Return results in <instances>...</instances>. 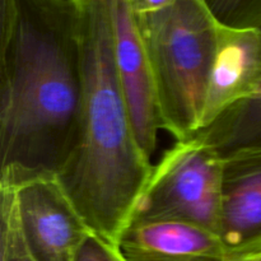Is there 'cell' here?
<instances>
[{
	"instance_id": "cell-12",
	"label": "cell",
	"mask_w": 261,
	"mask_h": 261,
	"mask_svg": "<svg viewBox=\"0 0 261 261\" xmlns=\"http://www.w3.org/2000/svg\"><path fill=\"white\" fill-rule=\"evenodd\" d=\"M74 261H121V259L111 245L91 233L82 244Z\"/></svg>"
},
{
	"instance_id": "cell-8",
	"label": "cell",
	"mask_w": 261,
	"mask_h": 261,
	"mask_svg": "<svg viewBox=\"0 0 261 261\" xmlns=\"http://www.w3.org/2000/svg\"><path fill=\"white\" fill-rule=\"evenodd\" d=\"M219 237L233 257L261 251V145L223 157Z\"/></svg>"
},
{
	"instance_id": "cell-13",
	"label": "cell",
	"mask_w": 261,
	"mask_h": 261,
	"mask_svg": "<svg viewBox=\"0 0 261 261\" xmlns=\"http://www.w3.org/2000/svg\"><path fill=\"white\" fill-rule=\"evenodd\" d=\"M175 2L176 0H130L138 15L157 12V10L163 9V8L168 7Z\"/></svg>"
},
{
	"instance_id": "cell-16",
	"label": "cell",
	"mask_w": 261,
	"mask_h": 261,
	"mask_svg": "<svg viewBox=\"0 0 261 261\" xmlns=\"http://www.w3.org/2000/svg\"><path fill=\"white\" fill-rule=\"evenodd\" d=\"M255 254H257V255H259V256L261 257V251H259V252H255Z\"/></svg>"
},
{
	"instance_id": "cell-6",
	"label": "cell",
	"mask_w": 261,
	"mask_h": 261,
	"mask_svg": "<svg viewBox=\"0 0 261 261\" xmlns=\"http://www.w3.org/2000/svg\"><path fill=\"white\" fill-rule=\"evenodd\" d=\"M112 51L140 147L152 158L162 127L139 18L130 0H106Z\"/></svg>"
},
{
	"instance_id": "cell-15",
	"label": "cell",
	"mask_w": 261,
	"mask_h": 261,
	"mask_svg": "<svg viewBox=\"0 0 261 261\" xmlns=\"http://www.w3.org/2000/svg\"><path fill=\"white\" fill-rule=\"evenodd\" d=\"M59 2H63V3H73L74 0H59Z\"/></svg>"
},
{
	"instance_id": "cell-17",
	"label": "cell",
	"mask_w": 261,
	"mask_h": 261,
	"mask_svg": "<svg viewBox=\"0 0 261 261\" xmlns=\"http://www.w3.org/2000/svg\"><path fill=\"white\" fill-rule=\"evenodd\" d=\"M260 23H261V10H260Z\"/></svg>"
},
{
	"instance_id": "cell-7",
	"label": "cell",
	"mask_w": 261,
	"mask_h": 261,
	"mask_svg": "<svg viewBox=\"0 0 261 261\" xmlns=\"http://www.w3.org/2000/svg\"><path fill=\"white\" fill-rule=\"evenodd\" d=\"M261 96V28L221 25L199 130Z\"/></svg>"
},
{
	"instance_id": "cell-4",
	"label": "cell",
	"mask_w": 261,
	"mask_h": 261,
	"mask_svg": "<svg viewBox=\"0 0 261 261\" xmlns=\"http://www.w3.org/2000/svg\"><path fill=\"white\" fill-rule=\"evenodd\" d=\"M222 180L223 157L211 143L199 134L176 142L153 165L130 221L180 222L219 236Z\"/></svg>"
},
{
	"instance_id": "cell-10",
	"label": "cell",
	"mask_w": 261,
	"mask_h": 261,
	"mask_svg": "<svg viewBox=\"0 0 261 261\" xmlns=\"http://www.w3.org/2000/svg\"><path fill=\"white\" fill-rule=\"evenodd\" d=\"M2 191V233H0V261H33L25 249L15 211L12 188L0 185Z\"/></svg>"
},
{
	"instance_id": "cell-2",
	"label": "cell",
	"mask_w": 261,
	"mask_h": 261,
	"mask_svg": "<svg viewBox=\"0 0 261 261\" xmlns=\"http://www.w3.org/2000/svg\"><path fill=\"white\" fill-rule=\"evenodd\" d=\"M83 93L75 142L56 173L92 233L114 246L153 170L112 51L106 0H74Z\"/></svg>"
},
{
	"instance_id": "cell-9",
	"label": "cell",
	"mask_w": 261,
	"mask_h": 261,
	"mask_svg": "<svg viewBox=\"0 0 261 261\" xmlns=\"http://www.w3.org/2000/svg\"><path fill=\"white\" fill-rule=\"evenodd\" d=\"M121 261H231L221 237L180 222L130 221L112 246Z\"/></svg>"
},
{
	"instance_id": "cell-14",
	"label": "cell",
	"mask_w": 261,
	"mask_h": 261,
	"mask_svg": "<svg viewBox=\"0 0 261 261\" xmlns=\"http://www.w3.org/2000/svg\"><path fill=\"white\" fill-rule=\"evenodd\" d=\"M231 261H261V257L257 254H249L245 255V256L234 257Z\"/></svg>"
},
{
	"instance_id": "cell-3",
	"label": "cell",
	"mask_w": 261,
	"mask_h": 261,
	"mask_svg": "<svg viewBox=\"0 0 261 261\" xmlns=\"http://www.w3.org/2000/svg\"><path fill=\"white\" fill-rule=\"evenodd\" d=\"M162 127L176 142L196 134L222 23L205 0H176L138 15Z\"/></svg>"
},
{
	"instance_id": "cell-1",
	"label": "cell",
	"mask_w": 261,
	"mask_h": 261,
	"mask_svg": "<svg viewBox=\"0 0 261 261\" xmlns=\"http://www.w3.org/2000/svg\"><path fill=\"white\" fill-rule=\"evenodd\" d=\"M82 93L73 3L2 0L0 184L56 176L75 142Z\"/></svg>"
},
{
	"instance_id": "cell-11",
	"label": "cell",
	"mask_w": 261,
	"mask_h": 261,
	"mask_svg": "<svg viewBox=\"0 0 261 261\" xmlns=\"http://www.w3.org/2000/svg\"><path fill=\"white\" fill-rule=\"evenodd\" d=\"M214 17L229 27H255L261 0H205Z\"/></svg>"
},
{
	"instance_id": "cell-5",
	"label": "cell",
	"mask_w": 261,
	"mask_h": 261,
	"mask_svg": "<svg viewBox=\"0 0 261 261\" xmlns=\"http://www.w3.org/2000/svg\"><path fill=\"white\" fill-rule=\"evenodd\" d=\"M7 186L14 193L20 234L32 260H75L92 231L56 176H40L17 186Z\"/></svg>"
}]
</instances>
